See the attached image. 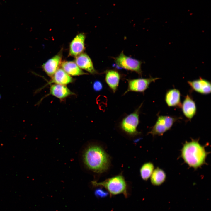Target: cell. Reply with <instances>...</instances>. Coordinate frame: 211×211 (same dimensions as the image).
<instances>
[{"label": "cell", "mask_w": 211, "mask_h": 211, "mask_svg": "<svg viewBox=\"0 0 211 211\" xmlns=\"http://www.w3.org/2000/svg\"><path fill=\"white\" fill-rule=\"evenodd\" d=\"M120 75L117 71L110 70L106 71L105 81L113 93H115L118 86Z\"/></svg>", "instance_id": "9a60e30c"}, {"label": "cell", "mask_w": 211, "mask_h": 211, "mask_svg": "<svg viewBox=\"0 0 211 211\" xmlns=\"http://www.w3.org/2000/svg\"><path fill=\"white\" fill-rule=\"evenodd\" d=\"M108 193V192L103 190L102 188H98L95 191V194L97 197L103 198L107 196Z\"/></svg>", "instance_id": "ffe728a7"}, {"label": "cell", "mask_w": 211, "mask_h": 211, "mask_svg": "<svg viewBox=\"0 0 211 211\" xmlns=\"http://www.w3.org/2000/svg\"><path fill=\"white\" fill-rule=\"evenodd\" d=\"M114 59L118 67L135 72L139 74H141L142 63L140 61L126 56L122 52Z\"/></svg>", "instance_id": "8992f818"}, {"label": "cell", "mask_w": 211, "mask_h": 211, "mask_svg": "<svg viewBox=\"0 0 211 211\" xmlns=\"http://www.w3.org/2000/svg\"><path fill=\"white\" fill-rule=\"evenodd\" d=\"M181 96L180 92L178 89L173 88L168 90L165 96V101L167 106L169 107L181 108Z\"/></svg>", "instance_id": "7c38bea8"}, {"label": "cell", "mask_w": 211, "mask_h": 211, "mask_svg": "<svg viewBox=\"0 0 211 211\" xmlns=\"http://www.w3.org/2000/svg\"><path fill=\"white\" fill-rule=\"evenodd\" d=\"M181 108L184 115L189 120L194 117L197 113L196 103L192 97L188 94L185 96Z\"/></svg>", "instance_id": "8fae6325"}, {"label": "cell", "mask_w": 211, "mask_h": 211, "mask_svg": "<svg viewBox=\"0 0 211 211\" xmlns=\"http://www.w3.org/2000/svg\"><path fill=\"white\" fill-rule=\"evenodd\" d=\"M50 94L62 100L74 93L65 85L55 84L50 86Z\"/></svg>", "instance_id": "5bb4252c"}, {"label": "cell", "mask_w": 211, "mask_h": 211, "mask_svg": "<svg viewBox=\"0 0 211 211\" xmlns=\"http://www.w3.org/2000/svg\"><path fill=\"white\" fill-rule=\"evenodd\" d=\"M49 84H55L65 85L72 82L73 79L62 68H59L53 76Z\"/></svg>", "instance_id": "2e32d148"}, {"label": "cell", "mask_w": 211, "mask_h": 211, "mask_svg": "<svg viewBox=\"0 0 211 211\" xmlns=\"http://www.w3.org/2000/svg\"><path fill=\"white\" fill-rule=\"evenodd\" d=\"M154 170V166L151 162H147L143 164L140 169V174L142 179L147 180L151 176Z\"/></svg>", "instance_id": "d6986e66"}, {"label": "cell", "mask_w": 211, "mask_h": 211, "mask_svg": "<svg viewBox=\"0 0 211 211\" xmlns=\"http://www.w3.org/2000/svg\"><path fill=\"white\" fill-rule=\"evenodd\" d=\"M187 83L193 91L203 95H207L211 93V83L207 80L200 77L193 81H188Z\"/></svg>", "instance_id": "ba28073f"}, {"label": "cell", "mask_w": 211, "mask_h": 211, "mask_svg": "<svg viewBox=\"0 0 211 211\" xmlns=\"http://www.w3.org/2000/svg\"><path fill=\"white\" fill-rule=\"evenodd\" d=\"M75 61L80 69L85 70L91 74L96 73L91 58L86 54L82 53L76 56Z\"/></svg>", "instance_id": "4fadbf2b"}, {"label": "cell", "mask_w": 211, "mask_h": 211, "mask_svg": "<svg viewBox=\"0 0 211 211\" xmlns=\"http://www.w3.org/2000/svg\"><path fill=\"white\" fill-rule=\"evenodd\" d=\"M152 184L154 186H159L166 181V175L165 172L162 169L157 167L154 169L150 176Z\"/></svg>", "instance_id": "ac0fdd59"}, {"label": "cell", "mask_w": 211, "mask_h": 211, "mask_svg": "<svg viewBox=\"0 0 211 211\" xmlns=\"http://www.w3.org/2000/svg\"><path fill=\"white\" fill-rule=\"evenodd\" d=\"M93 87L95 91L98 92L103 89V86L101 81L99 80H96L93 84Z\"/></svg>", "instance_id": "44dd1931"}, {"label": "cell", "mask_w": 211, "mask_h": 211, "mask_svg": "<svg viewBox=\"0 0 211 211\" xmlns=\"http://www.w3.org/2000/svg\"><path fill=\"white\" fill-rule=\"evenodd\" d=\"M209 153L198 139H192L183 144L181 156L189 167L197 169L207 164L206 160Z\"/></svg>", "instance_id": "7a4b0ae2"}, {"label": "cell", "mask_w": 211, "mask_h": 211, "mask_svg": "<svg viewBox=\"0 0 211 211\" xmlns=\"http://www.w3.org/2000/svg\"><path fill=\"white\" fill-rule=\"evenodd\" d=\"M84 163L87 167L98 173L105 172L110 165V158L100 145L92 144L88 146L83 154Z\"/></svg>", "instance_id": "6da1fadb"}, {"label": "cell", "mask_w": 211, "mask_h": 211, "mask_svg": "<svg viewBox=\"0 0 211 211\" xmlns=\"http://www.w3.org/2000/svg\"><path fill=\"white\" fill-rule=\"evenodd\" d=\"M159 79L158 77H150L148 78H139L127 80L128 87L124 95L129 92L144 93L151 83L155 82Z\"/></svg>", "instance_id": "52a82bcc"}, {"label": "cell", "mask_w": 211, "mask_h": 211, "mask_svg": "<svg viewBox=\"0 0 211 211\" xmlns=\"http://www.w3.org/2000/svg\"><path fill=\"white\" fill-rule=\"evenodd\" d=\"M179 119L176 117L158 115L155 123L148 133L153 136H162L171 128Z\"/></svg>", "instance_id": "5b68a950"}, {"label": "cell", "mask_w": 211, "mask_h": 211, "mask_svg": "<svg viewBox=\"0 0 211 211\" xmlns=\"http://www.w3.org/2000/svg\"><path fill=\"white\" fill-rule=\"evenodd\" d=\"M62 68L69 75L77 76L87 74L84 72L77 65L75 62L64 61L61 62Z\"/></svg>", "instance_id": "e0dca14e"}, {"label": "cell", "mask_w": 211, "mask_h": 211, "mask_svg": "<svg viewBox=\"0 0 211 211\" xmlns=\"http://www.w3.org/2000/svg\"><path fill=\"white\" fill-rule=\"evenodd\" d=\"M62 52L61 51L43 64L42 68L48 76L52 77L59 68L62 62Z\"/></svg>", "instance_id": "30bf717a"}, {"label": "cell", "mask_w": 211, "mask_h": 211, "mask_svg": "<svg viewBox=\"0 0 211 211\" xmlns=\"http://www.w3.org/2000/svg\"><path fill=\"white\" fill-rule=\"evenodd\" d=\"M142 104L134 112L124 118L120 123V128L129 135L134 136L139 134L137 128L139 122V113Z\"/></svg>", "instance_id": "277c9868"}, {"label": "cell", "mask_w": 211, "mask_h": 211, "mask_svg": "<svg viewBox=\"0 0 211 211\" xmlns=\"http://www.w3.org/2000/svg\"><path fill=\"white\" fill-rule=\"evenodd\" d=\"M85 35L80 33L77 35L71 42L69 46V55L76 57L83 53L85 49Z\"/></svg>", "instance_id": "9c48e42d"}, {"label": "cell", "mask_w": 211, "mask_h": 211, "mask_svg": "<svg viewBox=\"0 0 211 211\" xmlns=\"http://www.w3.org/2000/svg\"><path fill=\"white\" fill-rule=\"evenodd\" d=\"M92 184L95 187L105 188L111 196L122 194L125 197H127V183L122 174L101 182L93 181Z\"/></svg>", "instance_id": "3957f363"}]
</instances>
